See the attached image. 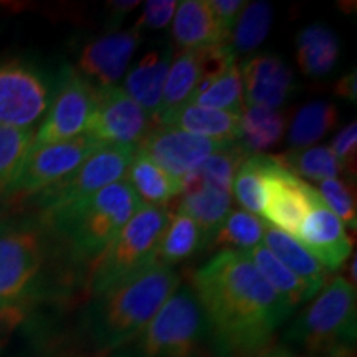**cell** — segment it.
I'll list each match as a JSON object with an SVG mask.
<instances>
[{"label": "cell", "instance_id": "obj_13", "mask_svg": "<svg viewBox=\"0 0 357 357\" xmlns=\"http://www.w3.org/2000/svg\"><path fill=\"white\" fill-rule=\"evenodd\" d=\"M310 184L287 171L275 158L266 155L263 169L265 205L261 213L275 229L298 236L311 208Z\"/></svg>", "mask_w": 357, "mask_h": 357}, {"label": "cell", "instance_id": "obj_4", "mask_svg": "<svg viewBox=\"0 0 357 357\" xmlns=\"http://www.w3.org/2000/svg\"><path fill=\"white\" fill-rule=\"evenodd\" d=\"M356 287L344 276L334 278L298 316L288 341L328 357H349L356 342Z\"/></svg>", "mask_w": 357, "mask_h": 357}, {"label": "cell", "instance_id": "obj_24", "mask_svg": "<svg viewBox=\"0 0 357 357\" xmlns=\"http://www.w3.org/2000/svg\"><path fill=\"white\" fill-rule=\"evenodd\" d=\"M339 52L341 47L336 33L323 24H311L298 33L296 58L306 77L321 78L328 75L336 65Z\"/></svg>", "mask_w": 357, "mask_h": 357}, {"label": "cell", "instance_id": "obj_16", "mask_svg": "<svg viewBox=\"0 0 357 357\" xmlns=\"http://www.w3.org/2000/svg\"><path fill=\"white\" fill-rule=\"evenodd\" d=\"M141 43L136 29L113 32L84 45L78 60V73L95 86H114Z\"/></svg>", "mask_w": 357, "mask_h": 357}, {"label": "cell", "instance_id": "obj_42", "mask_svg": "<svg viewBox=\"0 0 357 357\" xmlns=\"http://www.w3.org/2000/svg\"><path fill=\"white\" fill-rule=\"evenodd\" d=\"M336 95H339L341 98H344L347 101L356 102L357 98V83H356V71L352 73L346 75L339 79L336 84Z\"/></svg>", "mask_w": 357, "mask_h": 357}, {"label": "cell", "instance_id": "obj_1", "mask_svg": "<svg viewBox=\"0 0 357 357\" xmlns=\"http://www.w3.org/2000/svg\"><path fill=\"white\" fill-rule=\"evenodd\" d=\"M190 288L222 356L265 349L293 311L245 252L223 250L195 271Z\"/></svg>", "mask_w": 357, "mask_h": 357}, {"label": "cell", "instance_id": "obj_17", "mask_svg": "<svg viewBox=\"0 0 357 357\" xmlns=\"http://www.w3.org/2000/svg\"><path fill=\"white\" fill-rule=\"evenodd\" d=\"M238 71L247 106L276 109L288 100L293 89L291 68L273 53L252 56L243 61Z\"/></svg>", "mask_w": 357, "mask_h": 357}, {"label": "cell", "instance_id": "obj_43", "mask_svg": "<svg viewBox=\"0 0 357 357\" xmlns=\"http://www.w3.org/2000/svg\"><path fill=\"white\" fill-rule=\"evenodd\" d=\"M137 6H139V2L137 0H131V2H109V12H111V17L109 20H114V24H118L119 20L123 19L126 13H129L131 10H134Z\"/></svg>", "mask_w": 357, "mask_h": 357}, {"label": "cell", "instance_id": "obj_15", "mask_svg": "<svg viewBox=\"0 0 357 357\" xmlns=\"http://www.w3.org/2000/svg\"><path fill=\"white\" fill-rule=\"evenodd\" d=\"M311 208L303 222L298 242L305 247L326 270H337L352 252V240L344 225L321 199L319 192L310 187Z\"/></svg>", "mask_w": 357, "mask_h": 357}, {"label": "cell", "instance_id": "obj_14", "mask_svg": "<svg viewBox=\"0 0 357 357\" xmlns=\"http://www.w3.org/2000/svg\"><path fill=\"white\" fill-rule=\"evenodd\" d=\"M227 146L230 144H222L176 128L158 126L153 128V131L142 139L137 151L171 174L174 178L181 181L208 155Z\"/></svg>", "mask_w": 357, "mask_h": 357}, {"label": "cell", "instance_id": "obj_38", "mask_svg": "<svg viewBox=\"0 0 357 357\" xmlns=\"http://www.w3.org/2000/svg\"><path fill=\"white\" fill-rule=\"evenodd\" d=\"M329 149L333 151L334 158H336L337 162L341 164L342 171H347V172L356 171V155H357L356 121L347 124L341 132H337V136L334 137L333 144Z\"/></svg>", "mask_w": 357, "mask_h": 357}, {"label": "cell", "instance_id": "obj_45", "mask_svg": "<svg viewBox=\"0 0 357 357\" xmlns=\"http://www.w3.org/2000/svg\"><path fill=\"white\" fill-rule=\"evenodd\" d=\"M356 263H357L356 257H352L351 268H349V271H351V281H349V283L352 284V287H356V278H357V273H356Z\"/></svg>", "mask_w": 357, "mask_h": 357}, {"label": "cell", "instance_id": "obj_20", "mask_svg": "<svg viewBox=\"0 0 357 357\" xmlns=\"http://www.w3.org/2000/svg\"><path fill=\"white\" fill-rule=\"evenodd\" d=\"M172 37L182 50H195L229 43L230 35L217 22L208 2L184 0L177 3Z\"/></svg>", "mask_w": 357, "mask_h": 357}, {"label": "cell", "instance_id": "obj_27", "mask_svg": "<svg viewBox=\"0 0 357 357\" xmlns=\"http://www.w3.org/2000/svg\"><path fill=\"white\" fill-rule=\"evenodd\" d=\"M240 114L238 142L247 153L261 154L263 151L275 147L283 137L287 119L275 109L247 106Z\"/></svg>", "mask_w": 357, "mask_h": 357}, {"label": "cell", "instance_id": "obj_37", "mask_svg": "<svg viewBox=\"0 0 357 357\" xmlns=\"http://www.w3.org/2000/svg\"><path fill=\"white\" fill-rule=\"evenodd\" d=\"M319 195L342 225L356 229V194L347 182L341 178H329L319 182Z\"/></svg>", "mask_w": 357, "mask_h": 357}, {"label": "cell", "instance_id": "obj_30", "mask_svg": "<svg viewBox=\"0 0 357 357\" xmlns=\"http://www.w3.org/2000/svg\"><path fill=\"white\" fill-rule=\"evenodd\" d=\"M250 260L258 270L268 284L275 289L276 293L294 307L303 301L311 300L305 284L294 276L287 266L276 258L273 253L268 250L265 245H257L250 252H247Z\"/></svg>", "mask_w": 357, "mask_h": 357}, {"label": "cell", "instance_id": "obj_40", "mask_svg": "<svg viewBox=\"0 0 357 357\" xmlns=\"http://www.w3.org/2000/svg\"><path fill=\"white\" fill-rule=\"evenodd\" d=\"M26 319V307L22 303H0V349H3Z\"/></svg>", "mask_w": 357, "mask_h": 357}, {"label": "cell", "instance_id": "obj_25", "mask_svg": "<svg viewBox=\"0 0 357 357\" xmlns=\"http://www.w3.org/2000/svg\"><path fill=\"white\" fill-rule=\"evenodd\" d=\"M178 211L189 215L197 223L204 236V245H208L215 236L222 223L229 217L231 208V194L213 187H200L192 192H184Z\"/></svg>", "mask_w": 357, "mask_h": 357}, {"label": "cell", "instance_id": "obj_26", "mask_svg": "<svg viewBox=\"0 0 357 357\" xmlns=\"http://www.w3.org/2000/svg\"><path fill=\"white\" fill-rule=\"evenodd\" d=\"M126 176V182L132 187L142 204L166 205L182 192L181 181L174 178L139 151H136Z\"/></svg>", "mask_w": 357, "mask_h": 357}, {"label": "cell", "instance_id": "obj_8", "mask_svg": "<svg viewBox=\"0 0 357 357\" xmlns=\"http://www.w3.org/2000/svg\"><path fill=\"white\" fill-rule=\"evenodd\" d=\"M98 86L71 66L60 73L55 96L52 98L43 123L35 132L33 146L52 144L82 136L88 131L95 111Z\"/></svg>", "mask_w": 357, "mask_h": 357}, {"label": "cell", "instance_id": "obj_35", "mask_svg": "<svg viewBox=\"0 0 357 357\" xmlns=\"http://www.w3.org/2000/svg\"><path fill=\"white\" fill-rule=\"evenodd\" d=\"M265 229L266 225L261 218L247 211H235L229 213L211 243L225 250L247 253L260 245Z\"/></svg>", "mask_w": 357, "mask_h": 357}, {"label": "cell", "instance_id": "obj_9", "mask_svg": "<svg viewBox=\"0 0 357 357\" xmlns=\"http://www.w3.org/2000/svg\"><path fill=\"white\" fill-rule=\"evenodd\" d=\"M100 147V142L86 132L73 139L33 146L8 195L15 199L35 197L47 187L77 171L83 160Z\"/></svg>", "mask_w": 357, "mask_h": 357}, {"label": "cell", "instance_id": "obj_5", "mask_svg": "<svg viewBox=\"0 0 357 357\" xmlns=\"http://www.w3.org/2000/svg\"><path fill=\"white\" fill-rule=\"evenodd\" d=\"M169 215L171 212L166 205L147 204L134 213L95 261L91 273L93 296L155 263Z\"/></svg>", "mask_w": 357, "mask_h": 357}, {"label": "cell", "instance_id": "obj_31", "mask_svg": "<svg viewBox=\"0 0 357 357\" xmlns=\"http://www.w3.org/2000/svg\"><path fill=\"white\" fill-rule=\"evenodd\" d=\"M33 128L0 126V195L10 192L33 147Z\"/></svg>", "mask_w": 357, "mask_h": 357}, {"label": "cell", "instance_id": "obj_18", "mask_svg": "<svg viewBox=\"0 0 357 357\" xmlns=\"http://www.w3.org/2000/svg\"><path fill=\"white\" fill-rule=\"evenodd\" d=\"M205 78V48L182 50L178 53L169 68L162 100L154 123L158 126H164L178 109L189 105Z\"/></svg>", "mask_w": 357, "mask_h": 357}, {"label": "cell", "instance_id": "obj_12", "mask_svg": "<svg viewBox=\"0 0 357 357\" xmlns=\"http://www.w3.org/2000/svg\"><path fill=\"white\" fill-rule=\"evenodd\" d=\"M43 265L42 236L20 227L0 234V303H20Z\"/></svg>", "mask_w": 357, "mask_h": 357}, {"label": "cell", "instance_id": "obj_11", "mask_svg": "<svg viewBox=\"0 0 357 357\" xmlns=\"http://www.w3.org/2000/svg\"><path fill=\"white\" fill-rule=\"evenodd\" d=\"M153 131V119L118 86L98 88V100L86 134L101 146L137 147Z\"/></svg>", "mask_w": 357, "mask_h": 357}, {"label": "cell", "instance_id": "obj_19", "mask_svg": "<svg viewBox=\"0 0 357 357\" xmlns=\"http://www.w3.org/2000/svg\"><path fill=\"white\" fill-rule=\"evenodd\" d=\"M172 47H159L147 52L141 61L129 71L124 82V93L131 96L151 119L158 114L162 100L164 84L171 68Z\"/></svg>", "mask_w": 357, "mask_h": 357}, {"label": "cell", "instance_id": "obj_10", "mask_svg": "<svg viewBox=\"0 0 357 357\" xmlns=\"http://www.w3.org/2000/svg\"><path fill=\"white\" fill-rule=\"evenodd\" d=\"M50 84L22 60H0V126L32 128L47 113Z\"/></svg>", "mask_w": 357, "mask_h": 357}, {"label": "cell", "instance_id": "obj_28", "mask_svg": "<svg viewBox=\"0 0 357 357\" xmlns=\"http://www.w3.org/2000/svg\"><path fill=\"white\" fill-rule=\"evenodd\" d=\"M200 247H204V236L197 223L182 211H177L169 215L155 261L172 268V265H177L194 255Z\"/></svg>", "mask_w": 357, "mask_h": 357}, {"label": "cell", "instance_id": "obj_44", "mask_svg": "<svg viewBox=\"0 0 357 357\" xmlns=\"http://www.w3.org/2000/svg\"><path fill=\"white\" fill-rule=\"evenodd\" d=\"M263 357H303V356H296L287 349H275V351L268 352V354H265Z\"/></svg>", "mask_w": 357, "mask_h": 357}, {"label": "cell", "instance_id": "obj_7", "mask_svg": "<svg viewBox=\"0 0 357 357\" xmlns=\"http://www.w3.org/2000/svg\"><path fill=\"white\" fill-rule=\"evenodd\" d=\"M136 151L137 147L131 146H101L83 160L77 171L35 195L42 215L82 202L105 187L121 181Z\"/></svg>", "mask_w": 357, "mask_h": 357}, {"label": "cell", "instance_id": "obj_2", "mask_svg": "<svg viewBox=\"0 0 357 357\" xmlns=\"http://www.w3.org/2000/svg\"><path fill=\"white\" fill-rule=\"evenodd\" d=\"M181 287L171 266L153 263L93 296L89 331L100 352H111L139 337L155 312Z\"/></svg>", "mask_w": 357, "mask_h": 357}, {"label": "cell", "instance_id": "obj_39", "mask_svg": "<svg viewBox=\"0 0 357 357\" xmlns=\"http://www.w3.org/2000/svg\"><path fill=\"white\" fill-rule=\"evenodd\" d=\"M177 10L176 0H153V2L144 3L139 22L134 29H164L171 22L174 12Z\"/></svg>", "mask_w": 357, "mask_h": 357}, {"label": "cell", "instance_id": "obj_29", "mask_svg": "<svg viewBox=\"0 0 357 357\" xmlns=\"http://www.w3.org/2000/svg\"><path fill=\"white\" fill-rule=\"evenodd\" d=\"M190 102L200 108L242 114L245 109L242 79L235 61L227 65V68L217 77L200 83Z\"/></svg>", "mask_w": 357, "mask_h": 357}, {"label": "cell", "instance_id": "obj_32", "mask_svg": "<svg viewBox=\"0 0 357 357\" xmlns=\"http://www.w3.org/2000/svg\"><path fill=\"white\" fill-rule=\"evenodd\" d=\"M273 8L268 2H252L243 7L229 37V47L234 55H243L255 50L270 32Z\"/></svg>", "mask_w": 357, "mask_h": 357}, {"label": "cell", "instance_id": "obj_41", "mask_svg": "<svg viewBox=\"0 0 357 357\" xmlns=\"http://www.w3.org/2000/svg\"><path fill=\"white\" fill-rule=\"evenodd\" d=\"M245 6L247 3L242 2V0H212V2H208V7L215 15L217 22L229 35Z\"/></svg>", "mask_w": 357, "mask_h": 357}, {"label": "cell", "instance_id": "obj_23", "mask_svg": "<svg viewBox=\"0 0 357 357\" xmlns=\"http://www.w3.org/2000/svg\"><path fill=\"white\" fill-rule=\"evenodd\" d=\"M247 158L248 153L238 141L223 147L208 155L197 167H194L181 178V194L200 189V187H213V189L223 192H231L235 174Z\"/></svg>", "mask_w": 357, "mask_h": 357}, {"label": "cell", "instance_id": "obj_34", "mask_svg": "<svg viewBox=\"0 0 357 357\" xmlns=\"http://www.w3.org/2000/svg\"><path fill=\"white\" fill-rule=\"evenodd\" d=\"M293 176L305 177L310 181L324 182L336 178L342 172L341 164L334 158L333 151L328 146L311 147L305 151H291L287 155L275 158Z\"/></svg>", "mask_w": 357, "mask_h": 357}, {"label": "cell", "instance_id": "obj_21", "mask_svg": "<svg viewBox=\"0 0 357 357\" xmlns=\"http://www.w3.org/2000/svg\"><path fill=\"white\" fill-rule=\"evenodd\" d=\"M263 245L305 284L310 298L328 283V270L311 255L294 236H289L275 227H266Z\"/></svg>", "mask_w": 357, "mask_h": 357}, {"label": "cell", "instance_id": "obj_22", "mask_svg": "<svg viewBox=\"0 0 357 357\" xmlns=\"http://www.w3.org/2000/svg\"><path fill=\"white\" fill-rule=\"evenodd\" d=\"M164 126L181 129L222 144H234L240 137V114L200 108L189 102L178 109Z\"/></svg>", "mask_w": 357, "mask_h": 357}, {"label": "cell", "instance_id": "obj_3", "mask_svg": "<svg viewBox=\"0 0 357 357\" xmlns=\"http://www.w3.org/2000/svg\"><path fill=\"white\" fill-rule=\"evenodd\" d=\"M142 205L132 187L119 181L43 218L68 240L75 258L95 263Z\"/></svg>", "mask_w": 357, "mask_h": 357}, {"label": "cell", "instance_id": "obj_33", "mask_svg": "<svg viewBox=\"0 0 357 357\" xmlns=\"http://www.w3.org/2000/svg\"><path fill=\"white\" fill-rule=\"evenodd\" d=\"M337 123V108L333 102L314 101L303 106L294 116L288 141L294 149H303L326 136Z\"/></svg>", "mask_w": 357, "mask_h": 357}, {"label": "cell", "instance_id": "obj_6", "mask_svg": "<svg viewBox=\"0 0 357 357\" xmlns=\"http://www.w3.org/2000/svg\"><path fill=\"white\" fill-rule=\"evenodd\" d=\"M208 326L190 287H178L139 336L142 357H194Z\"/></svg>", "mask_w": 357, "mask_h": 357}, {"label": "cell", "instance_id": "obj_36", "mask_svg": "<svg viewBox=\"0 0 357 357\" xmlns=\"http://www.w3.org/2000/svg\"><path fill=\"white\" fill-rule=\"evenodd\" d=\"M265 154L248 155L235 174L234 192L240 205L250 213H260L265 205V190H263V169H265Z\"/></svg>", "mask_w": 357, "mask_h": 357}]
</instances>
